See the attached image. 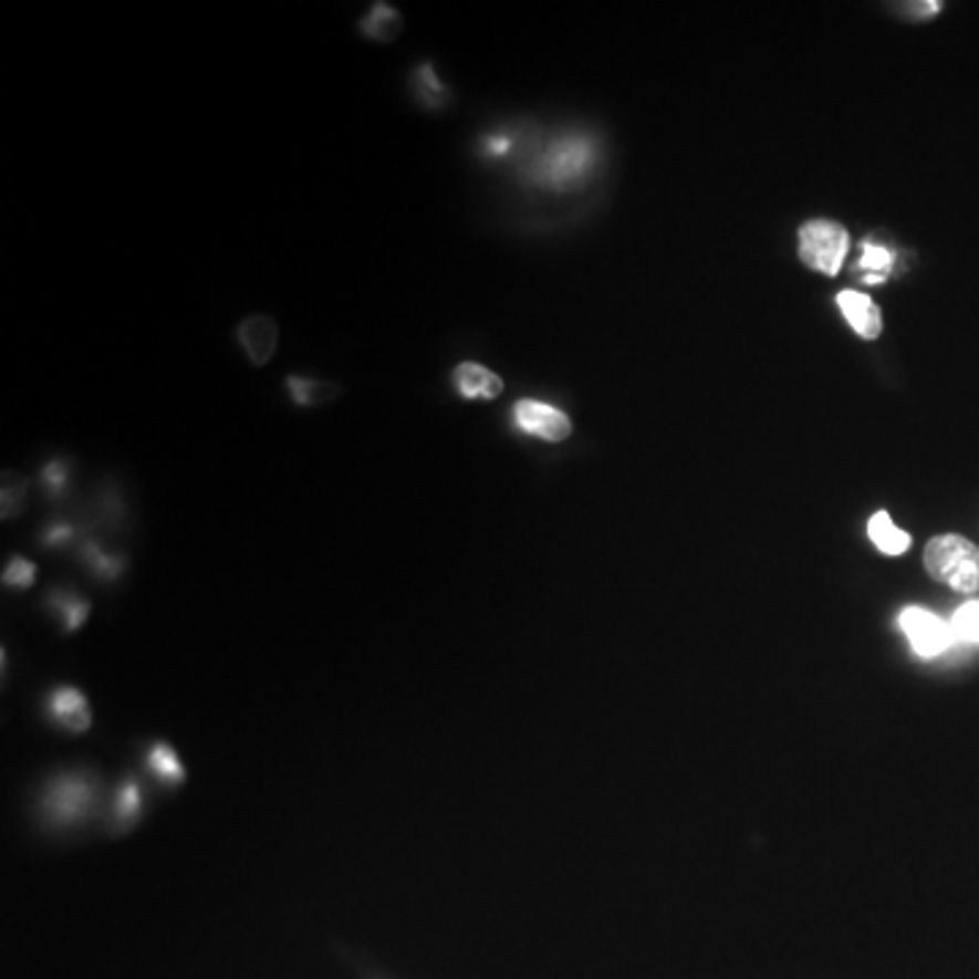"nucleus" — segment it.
<instances>
[{
  "label": "nucleus",
  "instance_id": "f257e3e1",
  "mask_svg": "<svg viewBox=\"0 0 979 979\" xmlns=\"http://www.w3.org/2000/svg\"><path fill=\"white\" fill-rule=\"evenodd\" d=\"M925 569L934 580L958 593L979 591V548L958 533L934 537L925 548Z\"/></svg>",
  "mask_w": 979,
  "mask_h": 979
},
{
  "label": "nucleus",
  "instance_id": "f03ea898",
  "mask_svg": "<svg viewBox=\"0 0 979 979\" xmlns=\"http://www.w3.org/2000/svg\"><path fill=\"white\" fill-rule=\"evenodd\" d=\"M848 251V235L835 221H809L800 229V259L822 275H839Z\"/></svg>",
  "mask_w": 979,
  "mask_h": 979
},
{
  "label": "nucleus",
  "instance_id": "7ed1b4c3",
  "mask_svg": "<svg viewBox=\"0 0 979 979\" xmlns=\"http://www.w3.org/2000/svg\"><path fill=\"white\" fill-rule=\"evenodd\" d=\"M900 628H904V634L909 637L914 653L923 658L941 656V653L955 643L949 623L923 607H906L904 613H900Z\"/></svg>",
  "mask_w": 979,
  "mask_h": 979
},
{
  "label": "nucleus",
  "instance_id": "20e7f679",
  "mask_svg": "<svg viewBox=\"0 0 979 979\" xmlns=\"http://www.w3.org/2000/svg\"><path fill=\"white\" fill-rule=\"evenodd\" d=\"M512 419L522 433L542 438V441L558 444L566 441V438L572 436V419H569L561 408L550 406V403L542 400H531V397L514 403Z\"/></svg>",
  "mask_w": 979,
  "mask_h": 979
},
{
  "label": "nucleus",
  "instance_id": "39448f33",
  "mask_svg": "<svg viewBox=\"0 0 979 979\" xmlns=\"http://www.w3.org/2000/svg\"><path fill=\"white\" fill-rule=\"evenodd\" d=\"M278 335H281L278 322L267 313H253L237 324V343L246 352L248 362L257 367H264L272 360L278 348Z\"/></svg>",
  "mask_w": 979,
  "mask_h": 979
},
{
  "label": "nucleus",
  "instance_id": "423d86ee",
  "mask_svg": "<svg viewBox=\"0 0 979 979\" xmlns=\"http://www.w3.org/2000/svg\"><path fill=\"white\" fill-rule=\"evenodd\" d=\"M452 387L462 400H496L503 392V378L479 362H460L452 371Z\"/></svg>",
  "mask_w": 979,
  "mask_h": 979
},
{
  "label": "nucleus",
  "instance_id": "0eeeda50",
  "mask_svg": "<svg viewBox=\"0 0 979 979\" xmlns=\"http://www.w3.org/2000/svg\"><path fill=\"white\" fill-rule=\"evenodd\" d=\"M52 718L61 723L69 732H87L93 723L91 705H87L85 694L74 686H61L50 699Z\"/></svg>",
  "mask_w": 979,
  "mask_h": 979
},
{
  "label": "nucleus",
  "instance_id": "6e6552de",
  "mask_svg": "<svg viewBox=\"0 0 979 979\" xmlns=\"http://www.w3.org/2000/svg\"><path fill=\"white\" fill-rule=\"evenodd\" d=\"M839 308L844 311L846 322L852 324V330L857 332L865 341H874L882 335V311L868 294L863 292H841L839 294Z\"/></svg>",
  "mask_w": 979,
  "mask_h": 979
},
{
  "label": "nucleus",
  "instance_id": "1a4fd4ad",
  "mask_svg": "<svg viewBox=\"0 0 979 979\" xmlns=\"http://www.w3.org/2000/svg\"><path fill=\"white\" fill-rule=\"evenodd\" d=\"M360 33L365 39L378 41V44H389L403 33V14L392 3L376 0L360 20Z\"/></svg>",
  "mask_w": 979,
  "mask_h": 979
},
{
  "label": "nucleus",
  "instance_id": "9d476101",
  "mask_svg": "<svg viewBox=\"0 0 979 979\" xmlns=\"http://www.w3.org/2000/svg\"><path fill=\"white\" fill-rule=\"evenodd\" d=\"M87 800H91V789H87L82 781L69 779L52 789V794L46 798V805H50V814L55 816L58 822H71V819L82 814Z\"/></svg>",
  "mask_w": 979,
  "mask_h": 979
},
{
  "label": "nucleus",
  "instance_id": "9b49d317",
  "mask_svg": "<svg viewBox=\"0 0 979 979\" xmlns=\"http://www.w3.org/2000/svg\"><path fill=\"white\" fill-rule=\"evenodd\" d=\"M287 392L292 397L294 406L300 408H316L324 403H332L335 397L343 395V389L337 384L324 382V378H305V376H287Z\"/></svg>",
  "mask_w": 979,
  "mask_h": 979
},
{
  "label": "nucleus",
  "instance_id": "f8f14e48",
  "mask_svg": "<svg viewBox=\"0 0 979 979\" xmlns=\"http://www.w3.org/2000/svg\"><path fill=\"white\" fill-rule=\"evenodd\" d=\"M412 82H414V96L419 98V104H423L425 110H441V106H447L449 98H452V91L444 85L441 76L436 74L430 61H423L412 71Z\"/></svg>",
  "mask_w": 979,
  "mask_h": 979
},
{
  "label": "nucleus",
  "instance_id": "ddd939ff",
  "mask_svg": "<svg viewBox=\"0 0 979 979\" xmlns=\"http://www.w3.org/2000/svg\"><path fill=\"white\" fill-rule=\"evenodd\" d=\"M868 537L884 555H904L912 548V537L895 525L887 512H876L868 520Z\"/></svg>",
  "mask_w": 979,
  "mask_h": 979
},
{
  "label": "nucleus",
  "instance_id": "4468645a",
  "mask_svg": "<svg viewBox=\"0 0 979 979\" xmlns=\"http://www.w3.org/2000/svg\"><path fill=\"white\" fill-rule=\"evenodd\" d=\"M147 764H150L153 775L166 783H183L186 781V768H183L180 757H177L175 749H169L166 743H156L150 749V757H147Z\"/></svg>",
  "mask_w": 979,
  "mask_h": 979
},
{
  "label": "nucleus",
  "instance_id": "2eb2a0df",
  "mask_svg": "<svg viewBox=\"0 0 979 979\" xmlns=\"http://www.w3.org/2000/svg\"><path fill=\"white\" fill-rule=\"evenodd\" d=\"M949 628H952L955 643L979 645V598L966 602L964 607L955 610L952 621H949Z\"/></svg>",
  "mask_w": 979,
  "mask_h": 979
},
{
  "label": "nucleus",
  "instance_id": "dca6fc26",
  "mask_svg": "<svg viewBox=\"0 0 979 979\" xmlns=\"http://www.w3.org/2000/svg\"><path fill=\"white\" fill-rule=\"evenodd\" d=\"M857 270H863L860 272V278H863L865 283H879V281H884V278H887V272L893 270V253H889L884 246H874V242H868V246H865L863 259H860Z\"/></svg>",
  "mask_w": 979,
  "mask_h": 979
},
{
  "label": "nucleus",
  "instance_id": "f3484780",
  "mask_svg": "<svg viewBox=\"0 0 979 979\" xmlns=\"http://www.w3.org/2000/svg\"><path fill=\"white\" fill-rule=\"evenodd\" d=\"M35 572H39V569H35L33 561H28V558L22 555H14L3 569V585L25 591V587H31L35 583Z\"/></svg>",
  "mask_w": 979,
  "mask_h": 979
},
{
  "label": "nucleus",
  "instance_id": "a211bd4d",
  "mask_svg": "<svg viewBox=\"0 0 979 979\" xmlns=\"http://www.w3.org/2000/svg\"><path fill=\"white\" fill-rule=\"evenodd\" d=\"M583 164H585L583 147H566L563 153H553V156L548 158V171L553 180H558V177L574 175Z\"/></svg>",
  "mask_w": 979,
  "mask_h": 979
},
{
  "label": "nucleus",
  "instance_id": "6ab92c4d",
  "mask_svg": "<svg viewBox=\"0 0 979 979\" xmlns=\"http://www.w3.org/2000/svg\"><path fill=\"white\" fill-rule=\"evenodd\" d=\"M139 811H142L139 787H136L134 781H126V787H123L121 794H117V819H123V822L128 824L139 816Z\"/></svg>",
  "mask_w": 979,
  "mask_h": 979
},
{
  "label": "nucleus",
  "instance_id": "aec40b11",
  "mask_svg": "<svg viewBox=\"0 0 979 979\" xmlns=\"http://www.w3.org/2000/svg\"><path fill=\"white\" fill-rule=\"evenodd\" d=\"M58 598H61V596H58ZM58 607H61L63 623H65V628H69V632H76V628H80L82 623H85L87 615H91V602H85V598H74V596L61 598V604H58Z\"/></svg>",
  "mask_w": 979,
  "mask_h": 979
},
{
  "label": "nucleus",
  "instance_id": "412c9836",
  "mask_svg": "<svg viewBox=\"0 0 979 979\" xmlns=\"http://www.w3.org/2000/svg\"><path fill=\"white\" fill-rule=\"evenodd\" d=\"M44 482H46V488H50L52 492H55V490H63V485H65V468L61 466V462H52V466H46V468H44Z\"/></svg>",
  "mask_w": 979,
  "mask_h": 979
},
{
  "label": "nucleus",
  "instance_id": "4be33fe9",
  "mask_svg": "<svg viewBox=\"0 0 979 979\" xmlns=\"http://www.w3.org/2000/svg\"><path fill=\"white\" fill-rule=\"evenodd\" d=\"M906 9L914 11V14H917V17H934L936 11L941 9V3H936V0H934V3H909V6H906Z\"/></svg>",
  "mask_w": 979,
  "mask_h": 979
},
{
  "label": "nucleus",
  "instance_id": "5701e85b",
  "mask_svg": "<svg viewBox=\"0 0 979 979\" xmlns=\"http://www.w3.org/2000/svg\"><path fill=\"white\" fill-rule=\"evenodd\" d=\"M65 537H71L69 528H52V531L46 533V542H63Z\"/></svg>",
  "mask_w": 979,
  "mask_h": 979
}]
</instances>
